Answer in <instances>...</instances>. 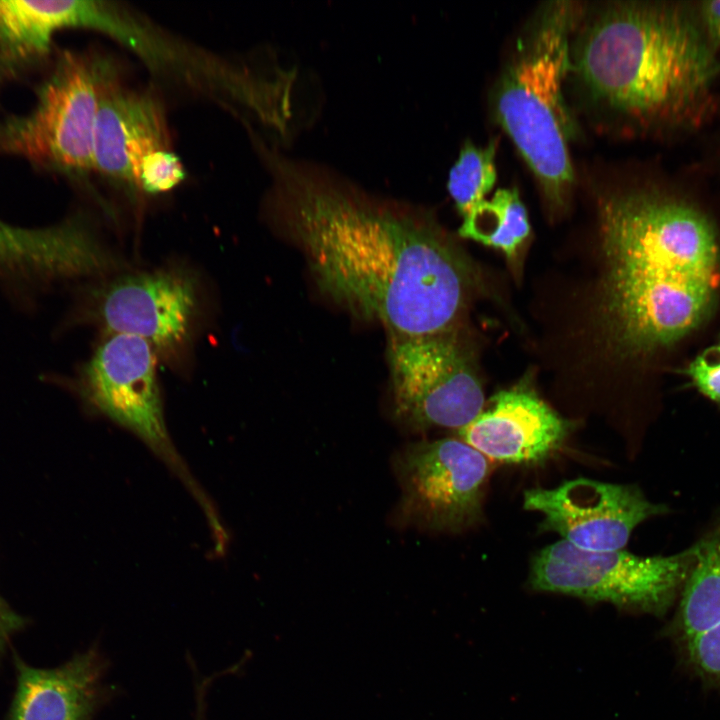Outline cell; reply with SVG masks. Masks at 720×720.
I'll use <instances>...</instances> for the list:
<instances>
[{"instance_id":"20","label":"cell","mask_w":720,"mask_h":720,"mask_svg":"<svg viewBox=\"0 0 720 720\" xmlns=\"http://www.w3.org/2000/svg\"><path fill=\"white\" fill-rule=\"evenodd\" d=\"M496 147L495 139L485 147L465 142L449 171L448 192L462 218L485 200L496 182Z\"/></svg>"},{"instance_id":"15","label":"cell","mask_w":720,"mask_h":720,"mask_svg":"<svg viewBox=\"0 0 720 720\" xmlns=\"http://www.w3.org/2000/svg\"><path fill=\"white\" fill-rule=\"evenodd\" d=\"M569 423L527 386L500 391L490 406L458 429L460 440L489 460L534 464L564 442Z\"/></svg>"},{"instance_id":"14","label":"cell","mask_w":720,"mask_h":720,"mask_svg":"<svg viewBox=\"0 0 720 720\" xmlns=\"http://www.w3.org/2000/svg\"><path fill=\"white\" fill-rule=\"evenodd\" d=\"M171 150L166 113L149 91L121 85L118 77L101 94L93 142L94 170L139 191V173L151 154Z\"/></svg>"},{"instance_id":"16","label":"cell","mask_w":720,"mask_h":720,"mask_svg":"<svg viewBox=\"0 0 720 720\" xmlns=\"http://www.w3.org/2000/svg\"><path fill=\"white\" fill-rule=\"evenodd\" d=\"M16 689L8 720H92L106 696V664L96 649L52 669L28 665L14 653Z\"/></svg>"},{"instance_id":"18","label":"cell","mask_w":720,"mask_h":720,"mask_svg":"<svg viewBox=\"0 0 720 720\" xmlns=\"http://www.w3.org/2000/svg\"><path fill=\"white\" fill-rule=\"evenodd\" d=\"M77 25L78 0H0V89L47 61L53 36Z\"/></svg>"},{"instance_id":"25","label":"cell","mask_w":720,"mask_h":720,"mask_svg":"<svg viewBox=\"0 0 720 720\" xmlns=\"http://www.w3.org/2000/svg\"><path fill=\"white\" fill-rule=\"evenodd\" d=\"M719 347H720V343H719Z\"/></svg>"},{"instance_id":"2","label":"cell","mask_w":720,"mask_h":720,"mask_svg":"<svg viewBox=\"0 0 720 720\" xmlns=\"http://www.w3.org/2000/svg\"><path fill=\"white\" fill-rule=\"evenodd\" d=\"M600 220L606 311L620 346L648 352L695 329L715 300L709 219L679 199L630 190L607 195Z\"/></svg>"},{"instance_id":"8","label":"cell","mask_w":720,"mask_h":720,"mask_svg":"<svg viewBox=\"0 0 720 720\" xmlns=\"http://www.w3.org/2000/svg\"><path fill=\"white\" fill-rule=\"evenodd\" d=\"M454 328L420 336L388 335L394 416L412 430L460 429L483 410L482 385Z\"/></svg>"},{"instance_id":"19","label":"cell","mask_w":720,"mask_h":720,"mask_svg":"<svg viewBox=\"0 0 720 720\" xmlns=\"http://www.w3.org/2000/svg\"><path fill=\"white\" fill-rule=\"evenodd\" d=\"M530 233L527 211L517 189H498L490 200L482 201L463 218L459 234L515 255Z\"/></svg>"},{"instance_id":"22","label":"cell","mask_w":720,"mask_h":720,"mask_svg":"<svg viewBox=\"0 0 720 720\" xmlns=\"http://www.w3.org/2000/svg\"><path fill=\"white\" fill-rule=\"evenodd\" d=\"M687 373L697 388L711 400L720 403V347L712 346L689 365Z\"/></svg>"},{"instance_id":"9","label":"cell","mask_w":720,"mask_h":720,"mask_svg":"<svg viewBox=\"0 0 720 720\" xmlns=\"http://www.w3.org/2000/svg\"><path fill=\"white\" fill-rule=\"evenodd\" d=\"M76 385L90 408L134 433L184 480L205 511L211 508L170 440L156 354L146 340L110 333L81 368Z\"/></svg>"},{"instance_id":"24","label":"cell","mask_w":720,"mask_h":720,"mask_svg":"<svg viewBox=\"0 0 720 720\" xmlns=\"http://www.w3.org/2000/svg\"><path fill=\"white\" fill-rule=\"evenodd\" d=\"M699 16L708 41L716 48L720 45V0L703 2L699 8Z\"/></svg>"},{"instance_id":"3","label":"cell","mask_w":720,"mask_h":720,"mask_svg":"<svg viewBox=\"0 0 720 720\" xmlns=\"http://www.w3.org/2000/svg\"><path fill=\"white\" fill-rule=\"evenodd\" d=\"M571 67L594 100L645 122L690 114L720 72L688 8L639 1L602 8L582 31Z\"/></svg>"},{"instance_id":"4","label":"cell","mask_w":720,"mask_h":720,"mask_svg":"<svg viewBox=\"0 0 720 720\" xmlns=\"http://www.w3.org/2000/svg\"><path fill=\"white\" fill-rule=\"evenodd\" d=\"M576 3H546L518 41L494 94L496 120L535 175L545 199L560 207L574 182L569 142L575 126L563 85L571 69Z\"/></svg>"},{"instance_id":"17","label":"cell","mask_w":720,"mask_h":720,"mask_svg":"<svg viewBox=\"0 0 720 720\" xmlns=\"http://www.w3.org/2000/svg\"><path fill=\"white\" fill-rule=\"evenodd\" d=\"M682 590L678 633L690 666L720 687V528L693 546Z\"/></svg>"},{"instance_id":"11","label":"cell","mask_w":720,"mask_h":720,"mask_svg":"<svg viewBox=\"0 0 720 720\" xmlns=\"http://www.w3.org/2000/svg\"><path fill=\"white\" fill-rule=\"evenodd\" d=\"M523 506L543 516L544 530L588 551L624 549L639 524L667 512L665 505L649 501L634 485L587 478L526 490Z\"/></svg>"},{"instance_id":"5","label":"cell","mask_w":720,"mask_h":720,"mask_svg":"<svg viewBox=\"0 0 720 720\" xmlns=\"http://www.w3.org/2000/svg\"><path fill=\"white\" fill-rule=\"evenodd\" d=\"M82 28L125 46L156 75L205 96L231 112L248 110L279 127L286 96L283 80L265 79L247 66L174 36L120 3L84 0Z\"/></svg>"},{"instance_id":"6","label":"cell","mask_w":720,"mask_h":720,"mask_svg":"<svg viewBox=\"0 0 720 720\" xmlns=\"http://www.w3.org/2000/svg\"><path fill=\"white\" fill-rule=\"evenodd\" d=\"M116 77L114 65L101 55L60 52L37 89L32 110L0 118V154L66 174L94 170L99 100Z\"/></svg>"},{"instance_id":"13","label":"cell","mask_w":720,"mask_h":720,"mask_svg":"<svg viewBox=\"0 0 720 720\" xmlns=\"http://www.w3.org/2000/svg\"><path fill=\"white\" fill-rule=\"evenodd\" d=\"M115 259L82 216L27 228L0 220V277L19 287L103 273Z\"/></svg>"},{"instance_id":"21","label":"cell","mask_w":720,"mask_h":720,"mask_svg":"<svg viewBox=\"0 0 720 720\" xmlns=\"http://www.w3.org/2000/svg\"><path fill=\"white\" fill-rule=\"evenodd\" d=\"M185 179L184 167L172 150L149 155L141 165L139 191L146 194L168 192Z\"/></svg>"},{"instance_id":"23","label":"cell","mask_w":720,"mask_h":720,"mask_svg":"<svg viewBox=\"0 0 720 720\" xmlns=\"http://www.w3.org/2000/svg\"><path fill=\"white\" fill-rule=\"evenodd\" d=\"M27 625L26 618L15 612L0 596V658L12 637Z\"/></svg>"},{"instance_id":"10","label":"cell","mask_w":720,"mask_h":720,"mask_svg":"<svg viewBox=\"0 0 720 720\" xmlns=\"http://www.w3.org/2000/svg\"><path fill=\"white\" fill-rule=\"evenodd\" d=\"M393 467L401 487L400 524L458 532L480 519L490 460L462 440L411 443Z\"/></svg>"},{"instance_id":"12","label":"cell","mask_w":720,"mask_h":720,"mask_svg":"<svg viewBox=\"0 0 720 720\" xmlns=\"http://www.w3.org/2000/svg\"><path fill=\"white\" fill-rule=\"evenodd\" d=\"M91 313L110 333L146 340L176 354L186 343L198 308L195 279L175 268L121 275L92 295Z\"/></svg>"},{"instance_id":"7","label":"cell","mask_w":720,"mask_h":720,"mask_svg":"<svg viewBox=\"0 0 720 720\" xmlns=\"http://www.w3.org/2000/svg\"><path fill=\"white\" fill-rule=\"evenodd\" d=\"M693 563V547L669 556H639L624 549L583 550L560 540L535 555L529 584L536 591L661 614L684 587Z\"/></svg>"},{"instance_id":"1","label":"cell","mask_w":720,"mask_h":720,"mask_svg":"<svg viewBox=\"0 0 720 720\" xmlns=\"http://www.w3.org/2000/svg\"><path fill=\"white\" fill-rule=\"evenodd\" d=\"M261 151L272 176L267 213L302 249L327 296L381 323L388 335L420 336L455 327L471 275L433 217Z\"/></svg>"}]
</instances>
